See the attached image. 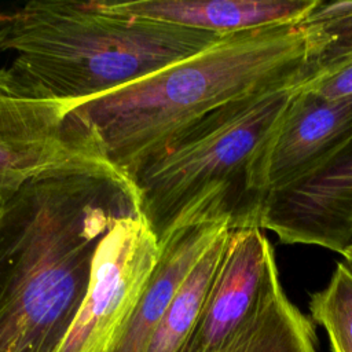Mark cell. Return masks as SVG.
I'll use <instances>...</instances> for the list:
<instances>
[{
	"label": "cell",
	"mask_w": 352,
	"mask_h": 352,
	"mask_svg": "<svg viewBox=\"0 0 352 352\" xmlns=\"http://www.w3.org/2000/svg\"><path fill=\"white\" fill-rule=\"evenodd\" d=\"M219 352H316V333L279 287Z\"/></svg>",
	"instance_id": "cell-12"
},
{
	"label": "cell",
	"mask_w": 352,
	"mask_h": 352,
	"mask_svg": "<svg viewBox=\"0 0 352 352\" xmlns=\"http://www.w3.org/2000/svg\"><path fill=\"white\" fill-rule=\"evenodd\" d=\"M341 254L344 257V263L352 270V243Z\"/></svg>",
	"instance_id": "cell-17"
},
{
	"label": "cell",
	"mask_w": 352,
	"mask_h": 352,
	"mask_svg": "<svg viewBox=\"0 0 352 352\" xmlns=\"http://www.w3.org/2000/svg\"><path fill=\"white\" fill-rule=\"evenodd\" d=\"M300 88L329 99L352 98V60L312 74Z\"/></svg>",
	"instance_id": "cell-15"
},
{
	"label": "cell",
	"mask_w": 352,
	"mask_h": 352,
	"mask_svg": "<svg viewBox=\"0 0 352 352\" xmlns=\"http://www.w3.org/2000/svg\"><path fill=\"white\" fill-rule=\"evenodd\" d=\"M158 236L135 210L102 236L81 307L55 352H117L158 260Z\"/></svg>",
	"instance_id": "cell-6"
},
{
	"label": "cell",
	"mask_w": 352,
	"mask_h": 352,
	"mask_svg": "<svg viewBox=\"0 0 352 352\" xmlns=\"http://www.w3.org/2000/svg\"><path fill=\"white\" fill-rule=\"evenodd\" d=\"M352 138V98L329 99L297 87L265 153L267 197L308 175Z\"/></svg>",
	"instance_id": "cell-9"
},
{
	"label": "cell",
	"mask_w": 352,
	"mask_h": 352,
	"mask_svg": "<svg viewBox=\"0 0 352 352\" xmlns=\"http://www.w3.org/2000/svg\"><path fill=\"white\" fill-rule=\"evenodd\" d=\"M305 22L320 40L312 74L352 60V0L322 1Z\"/></svg>",
	"instance_id": "cell-14"
},
{
	"label": "cell",
	"mask_w": 352,
	"mask_h": 352,
	"mask_svg": "<svg viewBox=\"0 0 352 352\" xmlns=\"http://www.w3.org/2000/svg\"><path fill=\"white\" fill-rule=\"evenodd\" d=\"M309 311L333 352H352V270L344 261L337 263L327 286L311 294Z\"/></svg>",
	"instance_id": "cell-13"
},
{
	"label": "cell",
	"mask_w": 352,
	"mask_h": 352,
	"mask_svg": "<svg viewBox=\"0 0 352 352\" xmlns=\"http://www.w3.org/2000/svg\"><path fill=\"white\" fill-rule=\"evenodd\" d=\"M230 228L221 232L191 270L140 352H184L201 316L223 256Z\"/></svg>",
	"instance_id": "cell-11"
},
{
	"label": "cell",
	"mask_w": 352,
	"mask_h": 352,
	"mask_svg": "<svg viewBox=\"0 0 352 352\" xmlns=\"http://www.w3.org/2000/svg\"><path fill=\"white\" fill-rule=\"evenodd\" d=\"M67 173L126 179L67 103L33 92L0 67V195L10 198L30 180Z\"/></svg>",
	"instance_id": "cell-5"
},
{
	"label": "cell",
	"mask_w": 352,
	"mask_h": 352,
	"mask_svg": "<svg viewBox=\"0 0 352 352\" xmlns=\"http://www.w3.org/2000/svg\"><path fill=\"white\" fill-rule=\"evenodd\" d=\"M7 199H8V198L0 195V220H1V216H3V212H4V206H6Z\"/></svg>",
	"instance_id": "cell-18"
},
{
	"label": "cell",
	"mask_w": 352,
	"mask_h": 352,
	"mask_svg": "<svg viewBox=\"0 0 352 352\" xmlns=\"http://www.w3.org/2000/svg\"><path fill=\"white\" fill-rule=\"evenodd\" d=\"M0 52L33 92L76 104L160 72L224 34L113 10L107 1L33 0L11 12Z\"/></svg>",
	"instance_id": "cell-3"
},
{
	"label": "cell",
	"mask_w": 352,
	"mask_h": 352,
	"mask_svg": "<svg viewBox=\"0 0 352 352\" xmlns=\"http://www.w3.org/2000/svg\"><path fill=\"white\" fill-rule=\"evenodd\" d=\"M11 16H12L11 12L0 11V51H1L3 41H4V38H6L7 30H8L10 23H11Z\"/></svg>",
	"instance_id": "cell-16"
},
{
	"label": "cell",
	"mask_w": 352,
	"mask_h": 352,
	"mask_svg": "<svg viewBox=\"0 0 352 352\" xmlns=\"http://www.w3.org/2000/svg\"><path fill=\"white\" fill-rule=\"evenodd\" d=\"M319 47L305 21L228 33L187 59L69 106L111 165L132 182L213 110L300 87L314 73Z\"/></svg>",
	"instance_id": "cell-2"
},
{
	"label": "cell",
	"mask_w": 352,
	"mask_h": 352,
	"mask_svg": "<svg viewBox=\"0 0 352 352\" xmlns=\"http://www.w3.org/2000/svg\"><path fill=\"white\" fill-rule=\"evenodd\" d=\"M297 87L231 102L206 114L132 179L139 210L158 232L194 197L221 188L243 227H260L264 161Z\"/></svg>",
	"instance_id": "cell-4"
},
{
	"label": "cell",
	"mask_w": 352,
	"mask_h": 352,
	"mask_svg": "<svg viewBox=\"0 0 352 352\" xmlns=\"http://www.w3.org/2000/svg\"><path fill=\"white\" fill-rule=\"evenodd\" d=\"M322 0H135L107 1L124 14L228 34L305 21Z\"/></svg>",
	"instance_id": "cell-10"
},
{
	"label": "cell",
	"mask_w": 352,
	"mask_h": 352,
	"mask_svg": "<svg viewBox=\"0 0 352 352\" xmlns=\"http://www.w3.org/2000/svg\"><path fill=\"white\" fill-rule=\"evenodd\" d=\"M260 227L283 243L341 254L352 243V138L308 175L270 192Z\"/></svg>",
	"instance_id": "cell-7"
},
{
	"label": "cell",
	"mask_w": 352,
	"mask_h": 352,
	"mask_svg": "<svg viewBox=\"0 0 352 352\" xmlns=\"http://www.w3.org/2000/svg\"><path fill=\"white\" fill-rule=\"evenodd\" d=\"M139 210L132 182L94 173L30 180L0 220V352H55L85 297L102 236Z\"/></svg>",
	"instance_id": "cell-1"
},
{
	"label": "cell",
	"mask_w": 352,
	"mask_h": 352,
	"mask_svg": "<svg viewBox=\"0 0 352 352\" xmlns=\"http://www.w3.org/2000/svg\"><path fill=\"white\" fill-rule=\"evenodd\" d=\"M279 287L275 252L264 230L230 228L201 316L184 352H219Z\"/></svg>",
	"instance_id": "cell-8"
}]
</instances>
